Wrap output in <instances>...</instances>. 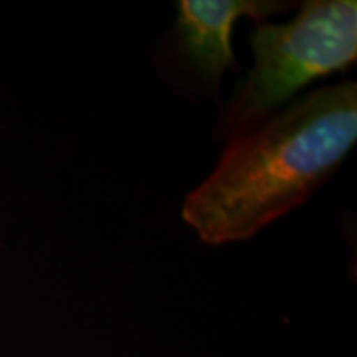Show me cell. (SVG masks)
<instances>
[{
    "label": "cell",
    "mask_w": 357,
    "mask_h": 357,
    "mask_svg": "<svg viewBox=\"0 0 357 357\" xmlns=\"http://www.w3.org/2000/svg\"><path fill=\"white\" fill-rule=\"evenodd\" d=\"M255 64L229 102L220 129L234 137L262 123L319 77L357 60L356 0H310L286 24L260 22L250 36Z\"/></svg>",
    "instance_id": "2"
},
{
    "label": "cell",
    "mask_w": 357,
    "mask_h": 357,
    "mask_svg": "<svg viewBox=\"0 0 357 357\" xmlns=\"http://www.w3.org/2000/svg\"><path fill=\"white\" fill-rule=\"evenodd\" d=\"M286 6L274 0H181L175 24L178 44L204 86L217 91L227 70L238 68L230 40L241 18L262 22Z\"/></svg>",
    "instance_id": "3"
},
{
    "label": "cell",
    "mask_w": 357,
    "mask_h": 357,
    "mask_svg": "<svg viewBox=\"0 0 357 357\" xmlns=\"http://www.w3.org/2000/svg\"><path fill=\"white\" fill-rule=\"evenodd\" d=\"M357 141V86L314 89L230 137L183 218L204 244L241 243L304 204Z\"/></svg>",
    "instance_id": "1"
}]
</instances>
